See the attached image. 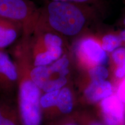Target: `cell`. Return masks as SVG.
Here are the masks:
<instances>
[{
  "mask_svg": "<svg viewBox=\"0 0 125 125\" xmlns=\"http://www.w3.org/2000/svg\"><path fill=\"white\" fill-rule=\"evenodd\" d=\"M29 38L22 35L10 49V57L18 73L17 107L21 125H42L43 120L40 99L42 92L31 77L32 62Z\"/></svg>",
  "mask_w": 125,
  "mask_h": 125,
  "instance_id": "obj_1",
  "label": "cell"
},
{
  "mask_svg": "<svg viewBox=\"0 0 125 125\" xmlns=\"http://www.w3.org/2000/svg\"><path fill=\"white\" fill-rule=\"evenodd\" d=\"M84 5L86 4L46 1L44 5L40 8L37 24L67 37L76 35L85 23L82 10Z\"/></svg>",
  "mask_w": 125,
  "mask_h": 125,
  "instance_id": "obj_2",
  "label": "cell"
},
{
  "mask_svg": "<svg viewBox=\"0 0 125 125\" xmlns=\"http://www.w3.org/2000/svg\"><path fill=\"white\" fill-rule=\"evenodd\" d=\"M63 41L54 31L37 24L29 38V48L32 65L46 66L62 56Z\"/></svg>",
  "mask_w": 125,
  "mask_h": 125,
  "instance_id": "obj_3",
  "label": "cell"
},
{
  "mask_svg": "<svg viewBox=\"0 0 125 125\" xmlns=\"http://www.w3.org/2000/svg\"><path fill=\"white\" fill-rule=\"evenodd\" d=\"M0 16L21 24L22 35L30 37L40 16V8L31 0H0Z\"/></svg>",
  "mask_w": 125,
  "mask_h": 125,
  "instance_id": "obj_4",
  "label": "cell"
},
{
  "mask_svg": "<svg viewBox=\"0 0 125 125\" xmlns=\"http://www.w3.org/2000/svg\"><path fill=\"white\" fill-rule=\"evenodd\" d=\"M18 73L12 57L0 50V95L16 100Z\"/></svg>",
  "mask_w": 125,
  "mask_h": 125,
  "instance_id": "obj_5",
  "label": "cell"
},
{
  "mask_svg": "<svg viewBox=\"0 0 125 125\" xmlns=\"http://www.w3.org/2000/svg\"><path fill=\"white\" fill-rule=\"evenodd\" d=\"M103 118L107 125H119L125 119V107L117 96H110L101 103Z\"/></svg>",
  "mask_w": 125,
  "mask_h": 125,
  "instance_id": "obj_6",
  "label": "cell"
},
{
  "mask_svg": "<svg viewBox=\"0 0 125 125\" xmlns=\"http://www.w3.org/2000/svg\"><path fill=\"white\" fill-rule=\"evenodd\" d=\"M74 108V98L73 92L69 87L65 86L59 90L55 105L48 116L43 120V123L59 115L68 116L73 112Z\"/></svg>",
  "mask_w": 125,
  "mask_h": 125,
  "instance_id": "obj_7",
  "label": "cell"
},
{
  "mask_svg": "<svg viewBox=\"0 0 125 125\" xmlns=\"http://www.w3.org/2000/svg\"><path fill=\"white\" fill-rule=\"evenodd\" d=\"M22 34L21 24L0 16V50L13 45Z\"/></svg>",
  "mask_w": 125,
  "mask_h": 125,
  "instance_id": "obj_8",
  "label": "cell"
},
{
  "mask_svg": "<svg viewBox=\"0 0 125 125\" xmlns=\"http://www.w3.org/2000/svg\"><path fill=\"white\" fill-rule=\"evenodd\" d=\"M79 52L90 62L97 65H102L107 62V55L102 47L94 40L87 38L83 40L79 45Z\"/></svg>",
  "mask_w": 125,
  "mask_h": 125,
  "instance_id": "obj_9",
  "label": "cell"
},
{
  "mask_svg": "<svg viewBox=\"0 0 125 125\" xmlns=\"http://www.w3.org/2000/svg\"><path fill=\"white\" fill-rule=\"evenodd\" d=\"M0 125H21L16 100L0 95Z\"/></svg>",
  "mask_w": 125,
  "mask_h": 125,
  "instance_id": "obj_10",
  "label": "cell"
},
{
  "mask_svg": "<svg viewBox=\"0 0 125 125\" xmlns=\"http://www.w3.org/2000/svg\"><path fill=\"white\" fill-rule=\"evenodd\" d=\"M112 86L108 81H92L85 90V95L89 100L97 102L111 96Z\"/></svg>",
  "mask_w": 125,
  "mask_h": 125,
  "instance_id": "obj_11",
  "label": "cell"
},
{
  "mask_svg": "<svg viewBox=\"0 0 125 125\" xmlns=\"http://www.w3.org/2000/svg\"><path fill=\"white\" fill-rule=\"evenodd\" d=\"M121 43V38L116 35L109 34L103 37L102 48L105 51L111 52L115 51L120 46Z\"/></svg>",
  "mask_w": 125,
  "mask_h": 125,
  "instance_id": "obj_12",
  "label": "cell"
},
{
  "mask_svg": "<svg viewBox=\"0 0 125 125\" xmlns=\"http://www.w3.org/2000/svg\"><path fill=\"white\" fill-rule=\"evenodd\" d=\"M89 75L92 81H104L108 76V71L103 65H97L90 70Z\"/></svg>",
  "mask_w": 125,
  "mask_h": 125,
  "instance_id": "obj_13",
  "label": "cell"
},
{
  "mask_svg": "<svg viewBox=\"0 0 125 125\" xmlns=\"http://www.w3.org/2000/svg\"><path fill=\"white\" fill-rule=\"evenodd\" d=\"M112 58L115 63L122 65L125 64V48H119L114 51Z\"/></svg>",
  "mask_w": 125,
  "mask_h": 125,
  "instance_id": "obj_14",
  "label": "cell"
},
{
  "mask_svg": "<svg viewBox=\"0 0 125 125\" xmlns=\"http://www.w3.org/2000/svg\"><path fill=\"white\" fill-rule=\"evenodd\" d=\"M45 1H60V2H68L76 3V4H87L89 3L97 4L100 2L101 0H44Z\"/></svg>",
  "mask_w": 125,
  "mask_h": 125,
  "instance_id": "obj_15",
  "label": "cell"
},
{
  "mask_svg": "<svg viewBox=\"0 0 125 125\" xmlns=\"http://www.w3.org/2000/svg\"><path fill=\"white\" fill-rule=\"evenodd\" d=\"M117 96L123 103H125V78L120 84L117 91Z\"/></svg>",
  "mask_w": 125,
  "mask_h": 125,
  "instance_id": "obj_16",
  "label": "cell"
},
{
  "mask_svg": "<svg viewBox=\"0 0 125 125\" xmlns=\"http://www.w3.org/2000/svg\"><path fill=\"white\" fill-rule=\"evenodd\" d=\"M115 75L119 78H122L125 76V64H122L116 70Z\"/></svg>",
  "mask_w": 125,
  "mask_h": 125,
  "instance_id": "obj_17",
  "label": "cell"
},
{
  "mask_svg": "<svg viewBox=\"0 0 125 125\" xmlns=\"http://www.w3.org/2000/svg\"><path fill=\"white\" fill-rule=\"evenodd\" d=\"M57 125H76V123H75L74 122L71 121H63L62 122H59L57 124Z\"/></svg>",
  "mask_w": 125,
  "mask_h": 125,
  "instance_id": "obj_18",
  "label": "cell"
},
{
  "mask_svg": "<svg viewBox=\"0 0 125 125\" xmlns=\"http://www.w3.org/2000/svg\"><path fill=\"white\" fill-rule=\"evenodd\" d=\"M121 38L125 41V30L122 31L121 33Z\"/></svg>",
  "mask_w": 125,
  "mask_h": 125,
  "instance_id": "obj_19",
  "label": "cell"
},
{
  "mask_svg": "<svg viewBox=\"0 0 125 125\" xmlns=\"http://www.w3.org/2000/svg\"><path fill=\"white\" fill-rule=\"evenodd\" d=\"M90 125H101V124H100V123H99L98 122H93V123H92Z\"/></svg>",
  "mask_w": 125,
  "mask_h": 125,
  "instance_id": "obj_20",
  "label": "cell"
},
{
  "mask_svg": "<svg viewBox=\"0 0 125 125\" xmlns=\"http://www.w3.org/2000/svg\"><path fill=\"white\" fill-rule=\"evenodd\" d=\"M124 23H125V19H124Z\"/></svg>",
  "mask_w": 125,
  "mask_h": 125,
  "instance_id": "obj_21",
  "label": "cell"
}]
</instances>
